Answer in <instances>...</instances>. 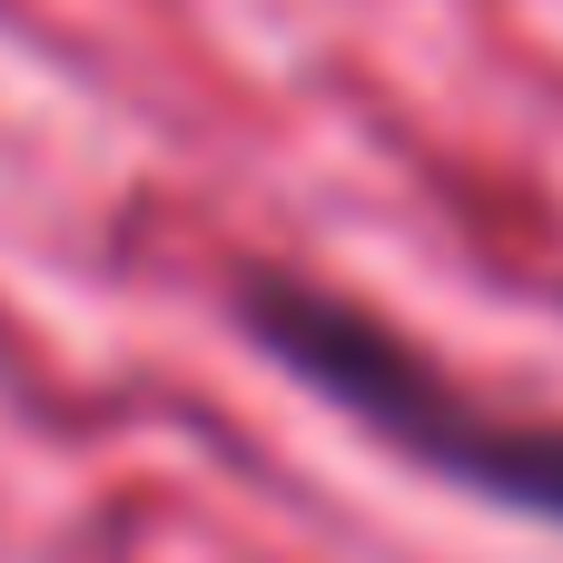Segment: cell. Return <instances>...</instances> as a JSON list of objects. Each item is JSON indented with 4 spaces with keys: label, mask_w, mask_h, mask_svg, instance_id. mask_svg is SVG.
I'll list each match as a JSON object with an SVG mask.
<instances>
[{
    "label": "cell",
    "mask_w": 563,
    "mask_h": 563,
    "mask_svg": "<svg viewBox=\"0 0 563 563\" xmlns=\"http://www.w3.org/2000/svg\"><path fill=\"white\" fill-rule=\"evenodd\" d=\"M238 327L297 376L317 386L336 416H356L376 445L416 455L426 475L505 505V515H534L563 525V426L534 416H485L465 386H445L386 317H366L356 297L317 287V277H287V267H247L238 277Z\"/></svg>",
    "instance_id": "1"
}]
</instances>
